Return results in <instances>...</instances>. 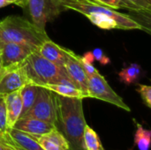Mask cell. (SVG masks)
Listing matches in <instances>:
<instances>
[{
  "mask_svg": "<svg viewBox=\"0 0 151 150\" xmlns=\"http://www.w3.org/2000/svg\"><path fill=\"white\" fill-rule=\"evenodd\" d=\"M82 101L83 98L66 97L55 94V126L67 141L70 150H84L82 139L87 123Z\"/></svg>",
  "mask_w": 151,
  "mask_h": 150,
  "instance_id": "cell-1",
  "label": "cell"
},
{
  "mask_svg": "<svg viewBox=\"0 0 151 150\" xmlns=\"http://www.w3.org/2000/svg\"><path fill=\"white\" fill-rule=\"evenodd\" d=\"M60 2L64 10H73L83 14L91 23L102 29L146 30L130 16L92 0H60Z\"/></svg>",
  "mask_w": 151,
  "mask_h": 150,
  "instance_id": "cell-2",
  "label": "cell"
},
{
  "mask_svg": "<svg viewBox=\"0 0 151 150\" xmlns=\"http://www.w3.org/2000/svg\"><path fill=\"white\" fill-rule=\"evenodd\" d=\"M50 39L46 31L39 30L24 17L11 15L0 21V45L5 42L24 44L36 50Z\"/></svg>",
  "mask_w": 151,
  "mask_h": 150,
  "instance_id": "cell-3",
  "label": "cell"
},
{
  "mask_svg": "<svg viewBox=\"0 0 151 150\" xmlns=\"http://www.w3.org/2000/svg\"><path fill=\"white\" fill-rule=\"evenodd\" d=\"M20 66L27 82L38 87L56 83L74 85L67 75L65 68L59 67L47 60L36 50L32 52L23 62H21Z\"/></svg>",
  "mask_w": 151,
  "mask_h": 150,
  "instance_id": "cell-4",
  "label": "cell"
},
{
  "mask_svg": "<svg viewBox=\"0 0 151 150\" xmlns=\"http://www.w3.org/2000/svg\"><path fill=\"white\" fill-rule=\"evenodd\" d=\"M88 98L102 100L123 109L126 111H131L130 107L111 88L105 78L100 74V72L88 77Z\"/></svg>",
  "mask_w": 151,
  "mask_h": 150,
  "instance_id": "cell-5",
  "label": "cell"
},
{
  "mask_svg": "<svg viewBox=\"0 0 151 150\" xmlns=\"http://www.w3.org/2000/svg\"><path fill=\"white\" fill-rule=\"evenodd\" d=\"M27 7L32 23L41 31H45L47 22L64 10L60 0H27Z\"/></svg>",
  "mask_w": 151,
  "mask_h": 150,
  "instance_id": "cell-6",
  "label": "cell"
},
{
  "mask_svg": "<svg viewBox=\"0 0 151 150\" xmlns=\"http://www.w3.org/2000/svg\"><path fill=\"white\" fill-rule=\"evenodd\" d=\"M21 118H38L55 126L56 123L55 94L52 91L43 87H39L38 94L36 95L33 106Z\"/></svg>",
  "mask_w": 151,
  "mask_h": 150,
  "instance_id": "cell-7",
  "label": "cell"
},
{
  "mask_svg": "<svg viewBox=\"0 0 151 150\" xmlns=\"http://www.w3.org/2000/svg\"><path fill=\"white\" fill-rule=\"evenodd\" d=\"M27 83L20 64L3 68L0 72V95L19 91Z\"/></svg>",
  "mask_w": 151,
  "mask_h": 150,
  "instance_id": "cell-8",
  "label": "cell"
},
{
  "mask_svg": "<svg viewBox=\"0 0 151 150\" xmlns=\"http://www.w3.org/2000/svg\"><path fill=\"white\" fill-rule=\"evenodd\" d=\"M64 68L76 88L81 91L84 98H88V76L79 60V56L70 50H68V57L64 65Z\"/></svg>",
  "mask_w": 151,
  "mask_h": 150,
  "instance_id": "cell-9",
  "label": "cell"
},
{
  "mask_svg": "<svg viewBox=\"0 0 151 150\" xmlns=\"http://www.w3.org/2000/svg\"><path fill=\"white\" fill-rule=\"evenodd\" d=\"M0 57L3 68L20 64L32 52L35 51L29 46L15 42H5L0 45Z\"/></svg>",
  "mask_w": 151,
  "mask_h": 150,
  "instance_id": "cell-10",
  "label": "cell"
},
{
  "mask_svg": "<svg viewBox=\"0 0 151 150\" xmlns=\"http://www.w3.org/2000/svg\"><path fill=\"white\" fill-rule=\"evenodd\" d=\"M13 128L29 133L31 135L39 137L56 129V126L50 123L38 118H20L17 120Z\"/></svg>",
  "mask_w": 151,
  "mask_h": 150,
  "instance_id": "cell-11",
  "label": "cell"
},
{
  "mask_svg": "<svg viewBox=\"0 0 151 150\" xmlns=\"http://www.w3.org/2000/svg\"><path fill=\"white\" fill-rule=\"evenodd\" d=\"M11 144L16 150H43L37 137L15 128H10L5 133Z\"/></svg>",
  "mask_w": 151,
  "mask_h": 150,
  "instance_id": "cell-12",
  "label": "cell"
},
{
  "mask_svg": "<svg viewBox=\"0 0 151 150\" xmlns=\"http://www.w3.org/2000/svg\"><path fill=\"white\" fill-rule=\"evenodd\" d=\"M36 51L47 60L63 68L68 57V50L58 45L50 39L44 41Z\"/></svg>",
  "mask_w": 151,
  "mask_h": 150,
  "instance_id": "cell-13",
  "label": "cell"
},
{
  "mask_svg": "<svg viewBox=\"0 0 151 150\" xmlns=\"http://www.w3.org/2000/svg\"><path fill=\"white\" fill-rule=\"evenodd\" d=\"M6 112H7V130L12 128L20 118L22 111V102L19 95V90L4 95Z\"/></svg>",
  "mask_w": 151,
  "mask_h": 150,
  "instance_id": "cell-14",
  "label": "cell"
},
{
  "mask_svg": "<svg viewBox=\"0 0 151 150\" xmlns=\"http://www.w3.org/2000/svg\"><path fill=\"white\" fill-rule=\"evenodd\" d=\"M37 141L43 150H70L67 141L57 129L37 137Z\"/></svg>",
  "mask_w": 151,
  "mask_h": 150,
  "instance_id": "cell-15",
  "label": "cell"
},
{
  "mask_svg": "<svg viewBox=\"0 0 151 150\" xmlns=\"http://www.w3.org/2000/svg\"><path fill=\"white\" fill-rule=\"evenodd\" d=\"M38 90H39V87L31 83H27L24 85L19 89V95L22 102V111H21L20 118L23 117L33 106L36 95L38 94Z\"/></svg>",
  "mask_w": 151,
  "mask_h": 150,
  "instance_id": "cell-16",
  "label": "cell"
},
{
  "mask_svg": "<svg viewBox=\"0 0 151 150\" xmlns=\"http://www.w3.org/2000/svg\"><path fill=\"white\" fill-rule=\"evenodd\" d=\"M42 87L52 91L53 93L58 95L66 96V97H79L84 99L81 91L72 84L56 83V84H47Z\"/></svg>",
  "mask_w": 151,
  "mask_h": 150,
  "instance_id": "cell-17",
  "label": "cell"
},
{
  "mask_svg": "<svg viewBox=\"0 0 151 150\" xmlns=\"http://www.w3.org/2000/svg\"><path fill=\"white\" fill-rule=\"evenodd\" d=\"M82 143L84 150H104L99 136L88 125L84 128Z\"/></svg>",
  "mask_w": 151,
  "mask_h": 150,
  "instance_id": "cell-18",
  "label": "cell"
},
{
  "mask_svg": "<svg viewBox=\"0 0 151 150\" xmlns=\"http://www.w3.org/2000/svg\"><path fill=\"white\" fill-rule=\"evenodd\" d=\"M135 126L136 130L134 133V146H136L139 150H149L150 144V130L145 129L137 122H135Z\"/></svg>",
  "mask_w": 151,
  "mask_h": 150,
  "instance_id": "cell-19",
  "label": "cell"
},
{
  "mask_svg": "<svg viewBox=\"0 0 151 150\" xmlns=\"http://www.w3.org/2000/svg\"><path fill=\"white\" fill-rule=\"evenodd\" d=\"M141 72L142 69L138 64H131L129 66L122 69L119 72V77L122 82L127 85H130L137 81L141 75Z\"/></svg>",
  "mask_w": 151,
  "mask_h": 150,
  "instance_id": "cell-20",
  "label": "cell"
},
{
  "mask_svg": "<svg viewBox=\"0 0 151 150\" xmlns=\"http://www.w3.org/2000/svg\"><path fill=\"white\" fill-rule=\"evenodd\" d=\"M125 9L136 12L150 14L151 0H121Z\"/></svg>",
  "mask_w": 151,
  "mask_h": 150,
  "instance_id": "cell-21",
  "label": "cell"
},
{
  "mask_svg": "<svg viewBox=\"0 0 151 150\" xmlns=\"http://www.w3.org/2000/svg\"><path fill=\"white\" fill-rule=\"evenodd\" d=\"M7 132V112L4 95H0V133L4 134Z\"/></svg>",
  "mask_w": 151,
  "mask_h": 150,
  "instance_id": "cell-22",
  "label": "cell"
},
{
  "mask_svg": "<svg viewBox=\"0 0 151 150\" xmlns=\"http://www.w3.org/2000/svg\"><path fill=\"white\" fill-rule=\"evenodd\" d=\"M137 92L140 94L144 104L151 108V87L148 85H142L139 84V88L137 89Z\"/></svg>",
  "mask_w": 151,
  "mask_h": 150,
  "instance_id": "cell-23",
  "label": "cell"
},
{
  "mask_svg": "<svg viewBox=\"0 0 151 150\" xmlns=\"http://www.w3.org/2000/svg\"><path fill=\"white\" fill-rule=\"evenodd\" d=\"M92 54H93V57H94V59L100 62L102 65H108L111 61L109 59V57H107L105 56V54L104 53L103 50L102 49H99V48H96L93 50V51H91Z\"/></svg>",
  "mask_w": 151,
  "mask_h": 150,
  "instance_id": "cell-24",
  "label": "cell"
},
{
  "mask_svg": "<svg viewBox=\"0 0 151 150\" xmlns=\"http://www.w3.org/2000/svg\"><path fill=\"white\" fill-rule=\"evenodd\" d=\"M95 1L96 3H99L101 4L106 5L108 7H111L112 9H120V8H124V4L123 2L121 0H92Z\"/></svg>",
  "mask_w": 151,
  "mask_h": 150,
  "instance_id": "cell-25",
  "label": "cell"
},
{
  "mask_svg": "<svg viewBox=\"0 0 151 150\" xmlns=\"http://www.w3.org/2000/svg\"><path fill=\"white\" fill-rule=\"evenodd\" d=\"M79 60H80V62H81V65H82V67H83V69H84V71H85V72H86V74H87L88 77L92 76V75H94V74L99 72L97 71V69H96L92 64L81 60V57H80V56H79Z\"/></svg>",
  "mask_w": 151,
  "mask_h": 150,
  "instance_id": "cell-26",
  "label": "cell"
},
{
  "mask_svg": "<svg viewBox=\"0 0 151 150\" xmlns=\"http://www.w3.org/2000/svg\"><path fill=\"white\" fill-rule=\"evenodd\" d=\"M0 150H16L11 144L5 133L0 134Z\"/></svg>",
  "mask_w": 151,
  "mask_h": 150,
  "instance_id": "cell-27",
  "label": "cell"
},
{
  "mask_svg": "<svg viewBox=\"0 0 151 150\" xmlns=\"http://www.w3.org/2000/svg\"><path fill=\"white\" fill-rule=\"evenodd\" d=\"M17 0H0V8H3L11 4H15Z\"/></svg>",
  "mask_w": 151,
  "mask_h": 150,
  "instance_id": "cell-28",
  "label": "cell"
},
{
  "mask_svg": "<svg viewBox=\"0 0 151 150\" xmlns=\"http://www.w3.org/2000/svg\"><path fill=\"white\" fill-rule=\"evenodd\" d=\"M27 0H17L15 4L22 7V8H26L27 7Z\"/></svg>",
  "mask_w": 151,
  "mask_h": 150,
  "instance_id": "cell-29",
  "label": "cell"
},
{
  "mask_svg": "<svg viewBox=\"0 0 151 150\" xmlns=\"http://www.w3.org/2000/svg\"><path fill=\"white\" fill-rule=\"evenodd\" d=\"M3 69V65H2V61H1V57H0V72L2 71Z\"/></svg>",
  "mask_w": 151,
  "mask_h": 150,
  "instance_id": "cell-30",
  "label": "cell"
},
{
  "mask_svg": "<svg viewBox=\"0 0 151 150\" xmlns=\"http://www.w3.org/2000/svg\"><path fill=\"white\" fill-rule=\"evenodd\" d=\"M0 51H1V47H0Z\"/></svg>",
  "mask_w": 151,
  "mask_h": 150,
  "instance_id": "cell-31",
  "label": "cell"
},
{
  "mask_svg": "<svg viewBox=\"0 0 151 150\" xmlns=\"http://www.w3.org/2000/svg\"><path fill=\"white\" fill-rule=\"evenodd\" d=\"M0 134H1V133H0Z\"/></svg>",
  "mask_w": 151,
  "mask_h": 150,
  "instance_id": "cell-32",
  "label": "cell"
}]
</instances>
